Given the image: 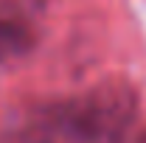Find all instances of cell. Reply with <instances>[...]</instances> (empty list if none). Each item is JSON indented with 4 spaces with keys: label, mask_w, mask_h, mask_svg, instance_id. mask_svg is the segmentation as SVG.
<instances>
[{
    "label": "cell",
    "mask_w": 146,
    "mask_h": 143,
    "mask_svg": "<svg viewBox=\"0 0 146 143\" xmlns=\"http://www.w3.org/2000/svg\"><path fill=\"white\" fill-rule=\"evenodd\" d=\"M34 45V11L23 0H0V68L23 59Z\"/></svg>",
    "instance_id": "2"
},
{
    "label": "cell",
    "mask_w": 146,
    "mask_h": 143,
    "mask_svg": "<svg viewBox=\"0 0 146 143\" xmlns=\"http://www.w3.org/2000/svg\"><path fill=\"white\" fill-rule=\"evenodd\" d=\"M59 143H127L138 115L129 84H98L34 109Z\"/></svg>",
    "instance_id": "1"
},
{
    "label": "cell",
    "mask_w": 146,
    "mask_h": 143,
    "mask_svg": "<svg viewBox=\"0 0 146 143\" xmlns=\"http://www.w3.org/2000/svg\"><path fill=\"white\" fill-rule=\"evenodd\" d=\"M0 143H59V140L36 112H28L20 121L0 124Z\"/></svg>",
    "instance_id": "3"
},
{
    "label": "cell",
    "mask_w": 146,
    "mask_h": 143,
    "mask_svg": "<svg viewBox=\"0 0 146 143\" xmlns=\"http://www.w3.org/2000/svg\"><path fill=\"white\" fill-rule=\"evenodd\" d=\"M138 143H146V135H141V138H138Z\"/></svg>",
    "instance_id": "4"
}]
</instances>
